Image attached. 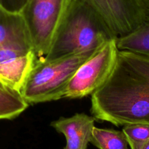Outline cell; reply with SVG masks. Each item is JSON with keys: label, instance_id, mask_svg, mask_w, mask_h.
<instances>
[{"label": "cell", "instance_id": "obj_1", "mask_svg": "<svg viewBox=\"0 0 149 149\" xmlns=\"http://www.w3.org/2000/svg\"><path fill=\"white\" fill-rule=\"evenodd\" d=\"M91 102L95 119L116 126L149 125V57L118 51L110 77Z\"/></svg>", "mask_w": 149, "mask_h": 149}, {"label": "cell", "instance_id": "obj_2", "mask_svg": "<svg viewBox=\"0 0 149 149\" xmlns=\"http://www.w3.org/2000/svg\"><path fill=\"white\" fill-rule=\"evenodd\" d=\"M117 38L91 0H70L51 49L42 61L97 50Z\"/></svg>", "mask_w": 149, "mask_h": 149}, {"label": "cell", "instance_id": "obj_3", "mask_svg": "<svg viewBox=\"0 0 149 149\" xmlns=\"http://www.w3.org/2000/svg\"><path fill=\"white\" fill-rule=\"evenodd\" d=\"M98 49L51 61H36L21 91L22 97L29 104L64 98L67 86L74 73Z\"/></svg>", "mask_w": 149, "mask_h": 149}, {"label": "cell", "instance_id": "obj_4", "mask_svg": "<svg viewBox=\"0 0 149 149\" xmlns=\"http://www.w3.org/2000/svg\"><path fill=\"white\" fill-rule=\"evenodd\" d=\"M70 0H28L21 12L37 61L44 60L61 26Z\"/></svg>", "mask_w": 149, "mask_h": 149}, {"label": "cell", "instance_id": "obj_5", "mask_svg": "<svg viewBox=\"0 0 149 149\" xmlns=\"http://www.w3.org/2000/svg\"><path fill=\"white\" fill-rule=\"evenodd\" d=\"M118 52L116 39L100 47L74 73L64 98L78 99L92 95L110 77L116 62Z\"/></svg>", "mask_w": 149, "mask_h": 149}, {"label": "cell", "instance_id": "obj_6", "mask_svg": "<svg viewBox=\"0 0 149 149\" xmlns=\"http://www.w3.org/2000/svg\"><path fill=\"white\" fill-rule=\"evenodd\" d=\"M117 37L130 34L144 22L137 0H91Z\"/></svg>", "mask_w": 149, "mask_h": 149}, {"label": "cell", "instance_id": "obj_7", "mask_svg": "<svg viewBox=\"0 0 149 149\" xmlns=\"http://www.w3.org/2000/svg\"><path fill=\"white\" fill-rule=\"evenodd\" d=\"M36 61L33 51L0 48V81L21 93Z\"/></svg>", "mask_w": 149, "mask_h": 149}, {"label": "cell", "instance_id": "obj_8", "mask_svg": "<svg viewBox=\"0 0 149 149\" xmlns=\"http://www.w3.org/2000/svg\"><path fill=\"white\" fill-rule=\"evenodd\" d=\"M95 118L85 113H76L70 118H61L51 122V126L64 134L67 144L64 149H88Z\"/></svg>", "mask_w": 149, "mask_h": 149}, {"label": "cell", "instance_id": "obj_9", "mask_svg": "<svg viewBox=\"0 0 149 149\" xmlns=\"http://www.w3.org/2000/svg\"><path fill=\"white\" fill-rule=\"evenodd\" d=\"M34 51L32 42L21 13H11L0 7V48Z\"/></svg>", "mask_w": 149, "mask_h": 149}, {"label": "cell", "instance_id": "obj_10", "mask_svg": "<svg viewBox=\"0 0 149 149\" xmlns=\"http://www.w3.org/2000/svg\"><path fill=\"white\" fill-rule=\"evenodd\" d=\"M28 107L19 91L0 81V120L15 118Z\"/></svg>", "mask_w": 149, "mask_h": 149}, {"label": "cell", "instance_id": "obj_11", "mask_svg": "<svg viewBox=\"0 0 149 149\" xmlns=\"http://www.w3.org/2000/svg\"><path fill=\"white\" fill-rule=\"evenodd\" d=\"M118 51L137 53L149 57V22H144L130 34L116 39Z\"/></svg>", "mask_w": 149, "mask_h": 149}, {"label": "cell", "instance_id": "obj_12", "mask_svg": "<svg viewBox=\"0 0 149 149\" xmlns=\"http://www.w3.org/2000/svg\"><path fill=\"white\" fill-rule=\"evenodd\" d=\"M99 149H130L123 131L94 127L91 141Z\"/></svg>", "mask_w": 149, "mask_h": 149}, {"label": "cell", "instance_id": "obj_13", "mask_svg": "<svg viewBox=\"0 0 149 149\" xmlns=\"http://www.w3.org/2000/svg\"><path fill=\"white\" fill-rule=\"evenodd\" d=\"M123 132L131 149H142L149 140V125L131 124L124 126Z\"/></svg>", "mask_w": 149, "mask_h": 149}, {"label": "cell", "instance_id": "obj_14", "mask_svg": "<svg viewBox=\"0 0 149 149\" xmlns=\"http://www.w3.org/2000/svg\"><path fill=\"white\" fill-rule=\"evenodd\" d=\"M28 0H0V7L11 13H20Z\"/></svg>", "mask_w": 149, "mask_h": 149}, {"label": "cell", "instance_id": "obj_15", "mask_svg": "<svg viewBox=\"0 0 149 149\" xmlns=\"http://www.w3.org/2000/svg\"><path fill=\"white\" fill-rule=\"evenodd\" d=\"M137 2L143 13L144 22H149V0H137Z\"/></svg>", "mask_w": 149, "mask_h": 149}, {"label": "cell", "instance_id": "obj_16", "mask_svg": "<svg viewBox=\"0 0 149 149\" xmlns=\"http://www.w3.org/2000/svg\"><path fill=\"white\" fill-rule=\"evenodd\" d=\"M142 149H149V140L146 142V143L143 146Z\"/></svg>", "mask_w": 149, "mask_h": 149}]
</instances>
